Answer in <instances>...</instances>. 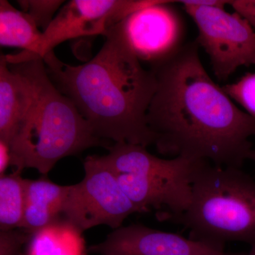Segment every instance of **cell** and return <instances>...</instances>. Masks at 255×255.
<instances>
[{
    "instance_id": "1",
    "label": "cell",
    "mask_w": 255,
    "mask_h": 255,
    "mask_svg": "<svg viewBox=\"0 0 255 255\" xmlns=\"http://www.w3.org/2000/svg\"><path fill=\"white\" fill-rule=\"evenodd\" d=\"M157 88L147 124L159 153L242 168L255 136V117L213 81L196 41L151 65Z\"/></svg>"
},
{
    "instance_id": "2",
    "label": "cell",
    "mask_w": 255,
    "mask_h": 255,
    "mask_svg": "<svg viewBox=\"0 0 255 255\" xmlns=\"http://www.w3.org/2000/svg\"><path fill=\"white\" fill-rule=\"evenodd\" d=\"M105 37L98 53L82 65L65 63L50 51L43 58L48 76L99 138L146 147L154 145L147 112L157 88L155 74L141 65L122 22Z\"/></svg>"
},
{
    "instance_id": "3",
    "label": "cell",
    "mask_w": 255,
    "mask_h": 255,
    "mask_svg": "<svg viewBox=\"0 0 255 255\" xmlns=\"http://www.w3.org/2000/svg\"><path fill=\"white\" fill-rule=\"evenodd\" d=\"M5 57L28 79L33 93L26 119L9 147L14 172L33 168L46 176L64 157L96 146L110 148V142L96 136L71 100L55 86L43 58L26 51Z\"/></svg>"
},
{
    "instance_id": "4",
    "label": "cell",
    "mask_w": 255,
    "mask_h": 255,
    "mask_svg": "<svg viewBox=\"0 0 255 255\" xmlns=\"http://www.w3.org/2000/svg\"><path fill=\"white\" fill-rule=\"evenodd\" d=\"M189 238L225 250L226 243L255 246V180L242 168L206 162L196 173L188 209L171 220Z\"/></svg>"
},
{
    "instance_id": "5",
    "label": "cell",
    "mask_w": 255,
    "mask_h": 255,
    "mask_svg": "<svg viewBox=\"0 0 255 255\" xmlns=\"http://www.w3.org/2000/svg\"><path fill=\"white\" fill-rule=\"evenodd\" d=\"M108 150L104 159L141 214L153 208L161 211L159 219L171 221L188 209L194 178L206 161L162 159L127 142H116Z\"/></svg>"
},
{
    "instance_id": "6",
    "label": "cell",
    "mask_w": 255,
    "mask_h": 255,
    "mask_svg": "<svg viewBox=\"0 0 255 255\" xmlns=\"http://www.w3.org/2000/svg\"><path fill=\"white\" fill-rule=\"evenodd\" d=\"M177 1L196 23V43L209 55L218 80L225 81L241 67L255 65V32L246 18L226 11L229 1Z\"/></svg>"
},
{
    "instance_id": "7",
    "label": "cell",
    "mask_w": 255,
    "mask_h": 255,
    "mask_svg": "<svg viewBox=\"0 0 255 255\" xmlns=\"http://www.w3.org/2000/svg\"><path fill=\"white\" fill-rule=\"evenodd\" d=\"M83 166L85 177L70 185L63 219L84 232L100 225L118 229L130 215L141 214L103 156H87Z\"/></svg>"
},
{
    "instance_id": "8",
    "label": "cell",
    "mask_w": 255,
    "mask_h": 255,
    "mask_svg": "<svg viewBox=\"0 0 255 255\" xmlns=\"http://www.w3.org/2000/svg\"><path fill=\"white\" fill-rule=\"evenodd\" d=\"M164 0H72L45 31L37 55L43 58L64 41L102 35L139 10Z\"/></svg>"
},
{
    "instance_id": "9",
    "label": "cell",
    "mask_w": 255,
    "mask_h": 255,
    "mask_svg": "<svg viewBox=\"0 0 255 255\" xmlns=\"http://www.w3.org/2000/svg\"><path fill=\"white\" fill-rule=\"evenodd\" d=\"M88 251L100 255H247L140 224L122 226Z\"/></svg>"
},
{
    "instance_id": "10",
    "label": "cell",
    "mask_w": 255,
    "mask_h": 255,
    "mask_svg": "<svg viewBox=\"0 0 255 255\" xmlns=\"http://www.w3.org/2000/svg\"><path fill=\"white\" fill-rule=\"evenodd\" d=\"M164 0L139 10L122 21L124 33L140 61L151 65L163 59L179 46L180 21Z\"/></svg>"
},
{
    "instance_id": "11",
    "label": "cell",
    "mask_w": 255,
    "mask_h": 255,
    "mask_svg": "<svg viewBox=\"0 0 255 255\" xmlns=\"http://www.w3.org/2000/svg\"><path fill=\"white\" fill-rule=\"evenodd\" d=\"M33 93L30 82L22 73L0 57V140L11 146L22 127Z\"/></svg>"
},
{
    "instance_id": "12",
    "label": "cell",
    "mask_w": 255,
    "mask_h": 255,
    "mask_svg": "<svg viewBox=\"0 0 255 255\" xmlns=\"http://www.w3.org/2000/svg\"><path fill=\"white\" fill-rule=\"evenodd\" d=\"M69 190L70 185H59L47 177L26 179L24 216L20 229L32 234L63 219Z\"/></svg>"
},
{
    "instance_id": "13",
    "label": "cell",
    "mask_w": 255,
    "mask_h": 255,
    "mask_svg": "<svg viewBox=\"0 0 255 255\" xmlns=\"http://www.w3.org/2000/svg\"><path fill=\"white\" fill-rule=\"evenodd\" d=\"M82 231L61 219L32 233L23 255H85Z\"/></svg>"
},
{
    "instance_id": "14",
    "label": "cell",
    "mask_w": 255,
    "mask_h": 255,
    "mask_svg": "<svg viewBox=\"0 0 255 255\" xmlns=\"http://www.w3.org/2000/svg\"><path fill=\"white\" fill-rule=\"evenodd\" d=\"M43 31L31 16L14 8L6 0L0 1V45L14 47L37 55Z\"/></svg>"
},
{
    "instance_id": "15",
    "label": "cell",
    "mask_w": 255,
    "mask_h": 255,
    "mask_svg": "<svg viewBox=\"0 0 255 255\" xmlns=\"http://www.w3.org/2000/svg\"><path fill=\"white\" fill-rule=\"evenodd\" d=\"M13 172L0 177V230L21 228L24 216L26 179Z\"/></svg>"
},
{
    "instance_id": "16",
    "label": "cell",
    "mask_w": 255,
    "mask_h": 255,
    "mask_svg": "<svg viewBox=\"0 0 255 255\" xmlns=\"http://www.w3.org/2000/svg\"><path fill=\"white\" fill-rule=\"evenodd\" d=\"M21 11L31 16L38 28L45 31L61 9L65 1L60 0H21L18 1Z\"/></svg>"
},
{
    "instance_id": "17",
    "label": "cell",
    "mask_w": 255,
    "mask_h": 255,
    "mask_svg": "<svg viewBox=\"0 0 255 255\" xmlns=\"http://www.w3.org/2000/svg\"><path fill=\"white\" fill-rule=\"evenodd\" d=\"M222 88L231 100L241 105L247 113L255 117V73H246L238 81Z\"/></svg>"
},
{
    "instance_id": "18",
    "label": "cell",
    "mask_w": 255,
    "mask_h": 255,
    "mask_svg": "<svg viewBox=\"0 0 255 255\" xmlns=\"http://www.w3.org/2000/svg\"><path fill=\"white\" fill-rule=\"evenodd\" d=\"M31 236L21 229L0 231V255H23L21 249Z\"/></svg>"
},
{
    "instance_id": "19",
    "label": "cell",
    "mask_w": 255,
    "mask_h": 255,
    "mask_svg": "<svg viewBox=\"0 0 255 255\" xmlns=\"http://www.w3.org/2000/svg\"><path fill=\"white\" fill-rule=\"evenodd\" d=\"M228 5L255 28V0H231Z\"/></svg>"
},
{
    "instance_id": "20",
    "label": "cell",
    "mask_w": 255,
    "mask_h": 255,
    "mask_svg": "<svg viewBox=\"0 0 255 255\" xmlns=\"http://www.w3.org/2000/svg\"><path fill=\"white\" fill-rule=\"evenodd\" d=\"M11 164V149L8 144L0 140V176L4 175L5 172Z\"/></svg>"
},
{
    "instance_id": "21",
    "label": "cell",
    "mask_w": 255,
    "mask_h": 255,
    "mask_svg": "<svg viewBox=\"0 0 255 255\" xmlns=\"http://www.w3.org/2000/svg\"><path fill=\"white\" fill-rule=\"evenodd\" d=\"M248 159L255 162V150H252L248 155Z\"/></svg>"
},
{
    "instance_id": "22",
    "label": "cell",
    "mask_w": 255,
    "mask_h": 255,
    "mask_svg": "<svg viewBox=\"0 0 255 255\" xmlns=\"http://www.w3.org/2000/svg\"><path fill=\"white\" fill-rule=\"evenodd\" d=\"M249 255H255V248H251V251L248 253Z\"/></svg>"
},
{
    "instance_id": "23",
    "label": "cell",
    "mask_w": 255,
    "mask_h": 255,
    "mask_svg": "<svg viewBox=\"0 0 255 255\" xmlns=\"http://www.w3.org/2000/svg\"><path fill=\"white\" fill-rule=\"evenodd\" d=\"M255 248V247H253V248Z\"/></svg>"
}]
</instances>
